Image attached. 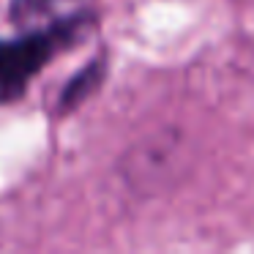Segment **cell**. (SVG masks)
I'll list each match as a JSON object with an SVG mask.
<instances>
[{
    "label": "cell",
    "instance_id": "3",
    "mask_svg": "<svg viewBox=\"0 0 254 254\" xmlns=\"http://www.w3.org/2000/svg\"><path fill=\"white\" fill-rule=\"evenodd\" d=\"M104 74H107V61H104V58H101V61L88 63L82 71L74 74V77L68 79V85L63 88L61 99H58V101H61V104H58V107H61V112H71L74 107L82 104V101L101 85Z\"/></svg>",
    "mask_w": 254,
    "mask_h": 254
},
{
    "label": "cell",
    "instance_id": "2",
    "mask_svg": "<svg viewBox=\"0 0 254 254\" xmlns=\"http://www.w3.org/2000/svg\"><path fill=\"white\" fill-rule=\"evenodd\" d=\"M11 22L22 30L93 14L90 0H11Z\"/></svg>",
    "mask_w": 254,
    "mask_h": 254
},
{
    "label": "cell",
    "instance_id": "1",
    "mask_svg": "<svg viewBox=\"0 0 254 254\" xmlns=\"http://www.w3.org/2000/svg\"><path fill=\"white\" fill-rule=\"evenodd\" d=\"M93 28V14L22 30V36L0 41V104L22 99L30 79L63 50H71Z\"/></svg>",
    "mask_w": 254,
    "mask_h": 254
}]
</instances>
